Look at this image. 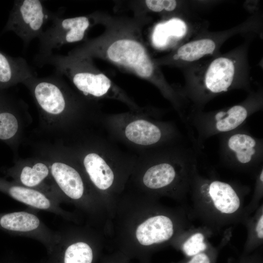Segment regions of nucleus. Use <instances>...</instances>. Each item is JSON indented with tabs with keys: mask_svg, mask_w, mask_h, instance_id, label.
I'll use <instances>...</instances> for the list:
<instances>
[{
	"mask_svg": "<svg viewBox=\"0 0 263 263\" xmlns=\"http://www.w3.org/2000/svg\"><path fill=\"white\" fill-rule=\"evenodd\" d=\"M94 24L101 23L104 32L68 54L98 58L130 73L154 85L181 117L188 106L177 87L167 81L159 66L150 55L141 37L139 20H127L94 13Z\"/></svg>",
	"mask_w": 263,
	"mask_h": 263,
	"instance_id": "nucleus-1",
	"label": "nucleus"
},
{
	"mask_svg": "<svg viewBox=\"0 0 263 263\" xmlns=\"http://www.w3.org/2000/svg\"><path fill=\"white\" fill-rule=\"evenodd\" d=\"M157 198L129 189L116 201L111 225L117 251L147 263L151 253L172 244L182 233L178 213L157 203Z\"/></svg>",
	"mask_w": 263,
	"mask_h": 263,
	"instance_id": "nucleus-2",
	"label": "nucleus"
},
{
	"mask_svg": "<svg viewBox=\"0 0 263 263\" xmlns=\"http://www.w3.org/2000/svg\"><path fill=\"white\" fill-rule=\"evenodd\" d=\"M200 150L184 142L136 155L126 188L158 198L189 192Z\"/></svg>",
	"mask_w": 263,
	"mask_h": 263,
	"instance_id": "nucleus-3",
	"label": "nucleus"
},
{
	"mask_svg": "<svg viewBox=\"0 0 263 263\" xmlns=\"http://www.w3.org/2000/svg\"><path fill=\"white\" fill-rule=\"evenodd\" d=\"M249 41L230 51L204 58L181 69L185 79L180 94L189 105V113L203 111L215 97L235 89L250 90L248 59Z\"/></svg>",
	"mask_w": 263,
	"mask_h": 263,
	"instance_id": "nucleus-4",
	"label": "nucleus"
},
{
	"mask_svg": "<svg viewBox=\"0 0 263 263\" xmlns=\"http://www.w3.org/2000/svg\"><path fill=\"white\" fill-rule=\"evenodd\" d=\"M162 112L153 108L104 114L100 120L107 135L135 151L136 155L183 142L175 123L162 119Z\"/></svg>",
	"mask_w": 263,
	"mask_h": 263,
	"instance_id": "nucleus-5",
	"label": "nucleus"
},
{
	"mask_svg": "<svg viewBox=\"0 0 263 263\" xmlns=\"http://www.w3.org/2000/svg\"><path fill=\"white\" fill-rule=\"evenodd\" d=\"M87 150L82 158L81 170L110 216L125 189L137 155L120 148L107 135L96 138Z\"/></svg>",
	"mask_w": 263,
	"mask_h": 263,
	"instance_id": "nucleus-6",
	"label": "nucleus"
},
{
	"mask_svg": "<svg viewBox=\"0 0 263 263\" xmlns=\"http://www.w3.org/2000/svg\"><path fill=\"white\" fill-rule=\"evenodd\" d=\"M48 64L56 72L66 76L84 96L95 100L114 99L120 101L130 110L140 107L122 89L94 64L93 58L73 55L52 54L37 63L39 67Z\"/></svg>",
	"mask_w": 263,
	"mask_h": 263,
	"instance_id": "nucleus-7",
	"label": "nucleus"
},
{
	"mask_svg": "<svg viewBox=\"0 0 263 263\" xmlns=\"http://www.w3.org/2000/svg\"><path fill=\"white\" fill-rule=\"evenodd\" d=\"M243 191L238 185L221 180L213 174H200L197 168L189 192L201 215L212 223L222 224L242 214Z\"/></svg>",
	"mask_w": 263,
	"mask_h": 263,
	"instance_id": "nucleus-8",
	"label": "nucleus"
},
{
	"mask_svg": "<svg viewBox=\"0 0 263 263\" xmlns=\"http://www.w3.org/2000/svg\"><path fill=\"white\" fill-rule=\"evenodd\" d=\"M263 106V91L260 88L250 92L247 97L237 104L213 111L190 113L184 123L192 145L200 150L205 140L243 126L249 116L262 110Z\"/></svg>",
	"mask_w": 263,
	"mask_h": 263,
	"instance_id": "nucleus-9",
	"label": "nucleus"
},
{
	"mask_svg": "<svg viewBox=\"0 0 263 263\" xmlns=\"http://www.w3.org/2000/svg\"><path fill=\"white\" fill-rule=\"evenodd\" d=\"M258 20L251 18L241 25L218 32L203 33L194 39L176 47L168 55L154 58L156 64L184 68L204 58L220 54L223 44L231 37L238 33L257 30Z\"/></svg>",
	"mask_w": 263,
	"mask_h": 263,
	"instance_id": "nucleus-10",
	"label": "nucleus"
},
{
	"mask_svg": "<svg viewBox=\"0 0 263 263\" xmlns=\"http://www.w3.org/2000/svg\"><path fill=\"white\" fill-rule=\"evenodd\" d=\"M98 229L87 224L56 231L48 263H94L103 244Z\"/></svg>",
	"mask_w": 263,
	"mask_h": 263,
	"instance_id": "nucleus-11",
	"label": "nucleus"
},
{
	"mask_svg": "<svg viewBox=\"0 0 263 263\" xmlns=\"http://www.w3.org/2000/svg\"><path fill=\"white\" fill-rule=\"evenodd\" d=\"M220 163L239 171L256 173L263 166V142L243 126L219 135Z\"/></svg>",
	"mask_w": 263,
	"mask_h": 263,
	"instance_id": "nucleus-12",
	"label": "nucleus"
},
{
	"mask_svg": "<svg viewBox=\"0 0 263 263\" xmlns=\"http://www.w3.org/2000/svg\"><path fill=\"white\" fill-rule=\"evenodd\" d=\"M61 11L55 13L52 24L39 37V50L35 57L37 63L53 54L52 51L67 44L86 40L89 29L94 25L91 14L63 18Z\"/></svg>",
	"mask_w": 263,
	"mask_h": 263,
	"instance_id": "nucleus-13",
	"label": "nucleus"
},
{
	"mask_svg": "<svg viewBox=\"0 0 263 263\" xmlns=\"http://www.w3.org/2000/svg\"><path fill=\"white\" fill-rule=\"evenodd\" d=\"M55 14L45 7L41 0H16L7 29L13 31L22 39L25 49L33 39L39 38L45 25Z\"/></svg>",
	"mask_w": 263,
	"mask_h": 263,
	"instance_id": "nucleus-14",
	"label": "nucleus"
},
{
	"mask_svg": "<svg viewBox=\"0 0 263 263\" xmlns=\"http://www.w3.org/2000/svg\"><path fill=\"white\" fill-rule=\"evenodd\" d=\"M0 230L36 240L46 247L48 253L57 238V231L50 228L30 211L0 213Z\"/></svg>",
	"mask_w": 263,
	"mask_h": 263,
	"instance_id": "nucleus-15",
	"label": "nucleus"
},
{
	"mask_svg": "<svg viewBox=\"0 0 263 263\" xmlns=\"http://www.w3.org/2000/svg\"><path fill=\"white\" fill-rule=\"evenodd\" d=\"M0 191L34 209L51 212L67 221L78 223L79 217L76 213L65 210L59 203L38 190L0 178Z\"/></svg>",
	"mask_w": 263,
	"mask_h": 263,
	"instance_id": "nucleus-16",
	"label": "nucleus"
},
{
	"mask_svg": "<svg viewBox=\"0 0 263 263\" xmlns=\"http://www.w3.org/2000/svg\"><path fill=\"white\" fill-rule=\"evenodd\" d=\"M188 33V26L186 22L179 18L172 17L154 27L152 42L156 48L165 49L172 43L181 40Z\"/></svg>",
	"mask_w": 263,
	"mask_h": 263,
	"instance_id": "nucleus-17",
	"label": "nucleus"
},
{
	"mask_svg": "<svg viewBox=\"0 0 263 263\" xmlns=\"http://www.w3.org/2000/svg\"><path fill=\"white\" fill-rule=\"evenodd\" d=\"M35 75L26 60L21 57L7 56L0 52V85L23 83Z\"/></svg>",
	"mask_w": 263,
	"mask_h": 263,
	"instance_id": "nucleus-18",
	"label": "nucleus"
},
{
	"mask_svg": "<svg viewBox=\"0 0 263 263\" xmlns=\"http://www.w3.org/2000/svg\"><path fill=\"white\" fill-rule=\"evenodd\" d=\"M205 233L201 230H195L183 235H179L172 244L179 249L186 257H190L208 250L211 247L207 242Z\"/></svg>",
	"mask_w": 263,
	"mask_h": 263,
	"instance_id": "nucleus-19",
	"label": "nucleus"
},
{
	"mask_svg": "<svg viewBox=\"0 0 263 263\" xmlns=\"http://www.w3.org/2000/svg\"><path fill=\"white\" fill-rule=\"evenodd\" d=\"M15 174L20 185L38 190V188L42 186L43 182L48 177L49 169L46 165L39 162L32 167L24 166L19 173Z\"/></svg>",
	"mask_w": 263,
	"mask_h": 263,
	"instance_id": "nucleus-20",
	"label": "nucleus"
},
{
	"mask_svg": "<svg viewBox=\"0 0 263 263\" xmlns=\"http://www.w3.org/2000/svg\"><path fill=\"white\" fill-rule=\"evenodd\" d=\"M250 224L248 240L244 248V255L248 254L259 245L263 240V208L252 220Z\"/></svg>",
	"mask_w": 263,
	"mask_h": 263,
	"instance_id": "nucleus-21",
	"label": "nucleus"
},
{
	"mask_svg": "<svg viewBox=\"0 0 263 263\" xmlns=\"http://www.w3.org/2000/svg\"><path fill=\"white\" fill-rule=\"evenodd\" d=\"M18 129V122L14 114L7 110H0V139L12 138Z\"/></svg>",
	"mask_w": 263,
	"mask_h": 263,
	"instance_id": "nucleus-22",
	"label": "nucleus"
},
{
	"mask_svg": "<svg viewBox=\"0 0 263 263\" xmlns=\"http://www.w3.org/2000/svg\"><path fill=\"white\" fill-rule=\"evenodd\" d=\"M182 2L175 0H146L142 4L145 9L150 12L158 14H175L179 10Z\"/></svg>",
	"mask_w": 263,
	"mask_h": 263,
	"instance_id": "nucleus-23",
	"label": "nucleus"
},
{
	"mask_svg": "<svg viewBox=\"0 0 263 263\" xmlns=\"http://www.w3.org/2000/svg\"><path fill=\"white\" fill-rule=\"evenodd\" d=\"M217 254V251L211 247L206 251L174 263H216Z\"/></svg>",
	"mask_w": 263,
	"mask_h": 263,
	"instance_id": "nucleus-24",
	"label": "nucleus"
},
{
	"mask_svg": "<svg viewBox=\"0 0 263 263\" xmlns=\"http://www.w3.org/2000/svg\"><path fill=\"white\" fill-rule=\"evenodd\" d=\"M131 259L119 251L103 258L101 263H129Z\"/></svg>",
	"mask_w": 263,
	"mask_h": 263,
	"instance_id": "nucleus-25",
	"label": "nucleus"
},
{
	"mask_svg": "<svg viewBox=\"0 0 263 263\" xmlns=\"http://www.w3.org/2000/svg\"><path fill=\"white\" fill-rule=\"evenodd\" d=\"M239 263H262L261 257L257 255H244Z\"/></svg>",
	"mask_w": 263,
	"mask_h": 263,
	"instance_id": "nucleus-26",
	"label": "nucleus"
},
{
	"mask_svg": "<svg viewBox=\"0 0 263 263\" xmlns=\"http://www.w3.org/2000/svg\"><path fill=\"white\" fill-rule=\"evenodd\" d=\"M0 263H24L12 255H7L0 259Z\"/></svg>",
	"mask_w": 263,
	"mask_h": 263,
	"instance_id": "nucleus-27",
	"label": "nucleus"
},
{
	"mask_svg": "<svg viewBox=\"0 0 263 263\" xmlns=\"http://www.w3.org/2000/svg\"><path fill=\"white\" fill-rule=\"evenodd\" d=\"M131 259L130 260V261H129V263H131L130 262H131Z\"/></svg>",
	"mask_w": 263,
	"mask_h": 263,
	"instance_id": "nucleus-28",
	"label": "nucleus"
}]
</instances>
